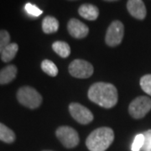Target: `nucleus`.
Instances as JSON below:
<instances>
[{
    "label": "nucleus",
    "mask_w": 151,
    "mask_h": 151,
    "mask_svg": "<svg viewBox=\"0 0 151 151\" xmlns=\"http://www.w3.org/2000/svg\"><path fill=\"white\" fill-rule=\"evenodd\" d=\"M87 97L92 103L104 108H113L119 99L116 86L108 82H96L90 86Z\"/></svg>",
    "instance_id": "nucleus-1"
},
{
    "label": "nucleus",
    "mask_w": 151,
    "mask_h": 151,
    "mask_svg": "<svg viewBox=\"0 0 151 151\" xmlns=\"http://www.w3.org/2000/svg\"><path fill=\"white\" fill-rule=\"evenodd\" d=\"M114 140V132L111 128L101 127L93 130L86 139L90 151H106Z\"/></svg>",
    "instance_id": "nucleus-2"
},
{
    "label": "nucleus",
    "mask_w": 151,
    "mask_h": 151,
    "mask_svg": "<svg viewBox=\"0 0 151 151\" xmlns=\"http://www.w3.org/2000/svg\"><path fill=\"white\" fill-rule=\"evenodd\" d=\"M16 97L19 103L29 109L38 108L43 101L40 92L29 86H21L17 92Z\"/></svg>",
    "instance_id": "nucleus-3"
},
{
    "label": "nucleus",
    "mask_w": 151,
    "mask_h": 151,
    "mask_svg": "<svg viewBox=\"0 0 151 151\" xmlns=\"http://www.w3.org/2000/svg\"><path fill=\"white\" fill-rule=\"evenodd\" d=\"M151 110V99L146 96H139L134 99L129 106V113L132 118L140 119Z\"/></svg>",
    "instance_id": "nucleus-4"
},
{
    "label": "nucleus",
    "mask_w": 151,
    "mask_h": 151,
    "mask_svg": "<svg viewBox=\"0 0 151 151\" xmlns=\"http://www.w3.org/2000/svg\"><path fill=\"white\" fill-rule=\"evenodd\" d=\"M55 135L63 146L67 149L75 148L80 142L78 133L69 126L59 127L55 131Z\"/></svg>",
    "instance_id": "nucleus-5"
},
{
    "label": "nucleus",
    "mask_w": 151,
    "mask_h": 151,
    "mask_svg": "<svg viewBox=\"0 0 151 151\" xmlns=\"http://www.w3.org/2000/svg\"><path fill=\"white\" fill-rule=\"evenodd\" d=\"M124 35V26L123 23L119 20H114L108 26L105 42L110 47H115L121 44Z\"/></svg>",
    "instance_id": "nucleus-6"
},
{
    "label": "nucleus",
    "mask_w": 151,
    "mask_h": 151,
    "mask_svg": "<svg viewBox=\"0 0 151 151\" xmlns=\"http://www.w3.org/2000/svg\"><path fill=\"white\" fill-rule=\"evenodd\" d=\"M68 70L73 77L80 79L89 78L94 71L93 66L90 62L81 59H76L71 61Z\"/></svg>",
    "instance_id": "nucleus-7"
},
{
    "label": "nucleus",
    "mask_w": 151,
    "mask_h": 151,
    "mask_svg": "<svg viewBox=\"0 0 151 151\" xmlns=\"http://www.w3.org/2000/svg\"><path fill=\"white\" fill-rule=\"evenodd\" d=\"M69 112L71 117L81 124H90L94 119L92 112L78 103H70L69 105Z\"/></svg>",
    "instance_id": "nucleus-8"
},
{
    "label": "nucleus",
    "mask_w": 151,
    "mask_h": 151,
    "mask_svg": "<svg viewBox=\"0 0 151 151\" xmlns=\"http://www.w3.org/2000/svg\"><path fill=\"white\" fill-rule=\"evenodd\" d=\"M67 30L75 39H83L87 36L89 28L84 23L76 19H70L67 24Z\"/></svg>",
    "instance_id": "nucleus-9"
},
{
    "label": "nucleus",
    "mask_w": 151,
    "mask_h": 151,
    "mask_svg": "<svg viewBox=\"0 0 151 151\" xmlns=\"http://www.w3.org/2000/svg\"><path fill=\"white\" fill-rule=\"evenodd\" d=\"M127 9L131 16L139 20H143L145 19L147 10L142 0H128Z\"/></svg>",
    "instance_id": "nucleus-10"
},
{
    "label": "nucleus",
    "mask_w": 151,
    "mask_h": 151,
    "mask_svg": "<svg viewBox=\"0 0 151 151\" xmlns=\"http://www.w3.org/2000/svg\"><path fill=\"white\" fill-rule=\"evenodd\" d=\"M78 14L83 19L86 20L93 21L96 20L99 15V9L97 6L90 4H84L79 7Z\"/></svg>",
    "instance_id": "nucleus-11"
},
{
    "label": "nucleus",
    "mask_w": 151,
    "mask_h": 151,
    "mask_svg": "<svg viewBox=\"0 0 151 151\" xmlns=\"http://www.w3.org/2000/svg\"><path fill=\"white\" fill-rule=\"evenodd\" d=\"M18 73L17 66L14 65H9L0 70V85H6L13 81Z\"/></svg>",
    "instance_id": "nucleus-12"
},
{
    "label": "nucleus",
    "mask_w": 151,
    "mask_h": 151,
    "mask_svg": "<svg viewBox=\"0 0 151 151\" xmlns=\"http://www.w3.org/2000/svg\"><path fill=\"white\" fill-rule=\"evenodd\" d=\"M59 29V21L53 16H46L42 21V30L45 34L55 33Z\"/></svg>",
    "instance_id": "nucleus-13"
},
{
    "label": "nucleus",
    "mask_w": 151,
    "mask_h": 151,
    "mask_svg": "<svg viewBox=\"0 0 151 151\" xmlns=\"http://www.w3.org/2000/svg\"><path fill=\"white\" fill-rule=\"evenodd\" d=\"M19 50V45L16 43H9L5 48L4 49V50L1 53V60L8 63L11 61L12 60H14L16 56L17 52Z\"/></svg>",
    "instance_id": "nucleus-14"
},
{
    "label": "nucleus",
    "mask_w": 151,
    "mask_h": 151,
    "mask_svg": "<svg viewBox=\"0 0 151 151\" xmlns=\"http://www.w3.org/2000/svg\"><path fill=\"white\" fill-rule=\"evenodd\" d=\"M52 49L57 55L62 58L68 57L70 54V45L65 41H55L52 44Z\"/></svg>",
    "instance_id": "nucleus-15"
},
{
    "label": "nucleus",
    "mask_w": 151,
    "mask_h": 151,
    "mask_svg": "<svg viewBox=\"0 0 151 151\" xmlns=\"http://www.w3.org/2000/svg\"><path fill=\"white\" fill-rule=\"evenodd\" d=\"M16 136L14 132L5 124L0 123V140L7 144H12L14 142Z\"/></svg>",
    "instance_id": "nucleus-16"
},
{
    "label": "nucleus",
    "mask_w": 151,
    "mask_h": 151,
    "mask_svg": "<svg viewBox=\"0 0 151 151\" xmlns=\"http://www.w3.org/2000/svg\"><path fill=\"white\" fill-rule=\"evenodd\" d=\"M41 69L45 74L50 76H56L58 74V68L53 61L50 60H44L41 62Z\"/></svg>",
    "instance_id": "nucleus-17"
},
{
    "label": "nucleus",
    "mask_w": 151,
    "mask_h": 151,
    "mask_svg": "<svg viewBox=\"0 0 151 151\" xmlns=\"http://www.w3.org/2000/svg\"><path fill=\"white\" fill-rule=\"evenodd\" d=\"M141 88L146 94L151 96V74L143 76L139 81Z\"/></svg>",
    "instance_id": "nucleus-18"
},
{
    "label": "nucleus",
    "mask_w": 151,
    "mask_h": 151,
    "mask_svg": "<svg viewBox=\"0 0 151 151\" xmlns=\"http://www.w3.org/2000/svg\"><path fill=\"white\" fill-rule=\"evenodd\" d=\"M10 43V35L5 29H0V55L4 49Z\"/></svg>",
    "instance_id": "nucleus-19"
},
{
    "label": "nucleus",
    "mask_w": 151,
    "mask_h": 151,
    "mask_svg": "<svg viewBox=\"0 0 151 151\" xmlns=\"http://www.w3.org/2000/svg\"><path fill=\"white\" fill-rule=\"evenodd\" d=\"M24 9L26 11L28 14L31 15L33 17H39L40 14H42L43 11L40 9L37 6L32 4L30 3H28L24 6Z\"/></svg>",
    "instance_id": "nucleus-20"
},
{
    "label": "nucleus",
    "mask_w": 151,
    "mask_h": 151,
    "mask_svg": "<svg viewBox=\"0 0 151 151\" xmlns=\"http://www.w3.org/2000/svg\"><path fill=\"white\" fill-rule=\"evenodd\" d=\"M145 141V137L143 134H139L135 136L134 142L131 146V150L132 151H140Z\"/></svg>",
    "instance_id": "nucleus-21"
},
{
    "label": "nucleus",
    "mask_w": 151,
    "mask_h": 151,
    "mask_svg": "<svg viewBox=\"0 0 151 151\" xmlns=\"http://www.w3.org/2000/svg\"><path fill=\"white\" fill-rule=\"evenodd\" d=\"M143 135L145 137V141L140 151H151V129L144 132Z\"/></svg>",
    "instance_id": "nucleus-22"
},
{
    "label": "nucleus",
    "mask_w": 151,
    "mask_h": 151,
    "mask_svg": "<svg viewBox=\"0 0 151 151\" xmlns=\"http://www.w3.org/2000/svg\"><path fill=\"white\" fill-rule=\"evenodd\" d=\"M104 1H108V2H114V1H119V0H104Z\"/></svg>",
    "instance_id": "nucleus-23"
},
{
    "label": "nucleus",
    "mask_w": 151,
    "mask_h": 151,
    "mask_svg": "<svg viewBox=\"0 0 151 151\" xmlns=\"http://www.w3.org/2000/svg\"><path fill=\"white\" fill-rule=\"evenodd\" d=\"M43 151H52V150H43Z\"/></svg>",
    "instance_id": "nucleus-24"
}]
</instances>
